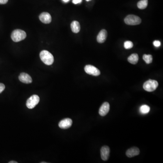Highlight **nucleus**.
<instances>
[{
    "label": "nucleus",
    "instance_id": "obj_14",
    "mask_svg": "<svg viewBox=\"0 0 163 163\" xmlns=\"http://www.w3.org/2000/svg\"><path fill=\"white\" fill-rule=\"evenodd\" d=\"M71 28L74 33H78L80 30V25L78 21H74L71 24Z\"/></svg>",
    "mask_w": 163,
    "mask_h": 163
},
{
    "label": "nucleus",
    "instance_id": "obj_15",
    "mask_svg": "<svg viewBox=\"0 0 163 163\" xmlns=\"http://www.w3.org/2000/svg\"><path fill=\"white\" fill-rule=\"evenodd\" d=\"M139 56L137 54H133L128 58V61L130 64H135L138 61Z\"/></svg>",
    "mask_w": 163,
    "mask_h": 163
},
{
    "label": "nucleus",
    "instance_id": "obj_3",
    "mask_svg": "<svg viewBox=\"0 0 163 163\" xmlns=\"http://www.w3.org/2000/svg\"><path fill=\"white\" fill-rule=\"evenodd\" d=\"M158 83L154 80L150 79L145 82L143 84V89L149 92H152L156 90L158 86Z\"/></svg>",
    "mask_w": 163,
    "mask_h": 163
},
{
    "label": "nucleus",
    "instance_id": "obj_11",
    "mask_svg": "<svg viewBox=\"0 0 163 163\" xmlns=\"http://www.w3.org/2000/svg\"><path fill=\"white\" fill-rule=\"evenodd\" d=\"M19 79L21 82L24 84H30L32 82L31 77L28 74L25 73H22L20 74Z\"/></svg>",
    "mask_w": 163,
    "mask_h": 163
},
{
    "label": "nucleus",
    "instance_id": "obj_24",
    "mask_svg": "<svg viewBox=\"0 0 163 163\" xmlns=\"http://www.w3.org/2000/svg\"><path fill=\"white\" fill-rule=\"evenodd\" d=\"M9 163H17V162H16V161H10V162H9Z\"/></svg>",
    "mask_w": 163,
    "mask_h": 163
},
{
    "label": "nucleus",
    "instance_id": "obj_23",
    "mask_svg": "<svg viewBox=\"0 0 163 163\" xmlns=\"http://www.w3.org/2000/svg\"><path fill=\"white\" fill-rule=\"evenodd\" d=\"M8 0H0V4H6L8 2Z\"/></svg>",
    "mask_w": 163,
    "mask_h": 163
},
{
    "label": "nucleus",
    "instance_id": "obj_18",
    "mask_svg": "<svg viewBox=\"0 0 163 163\" xmlns=\"http://www.w3.org/2000/svg\"><path fill=\"white\" fill-rule=\"evenodd\" d=\"M143 59L147 64H150L152 63L153 60L152 56L150 55H144Z\"/></svg>",
    "mask_w": 163,
    "mask_h": 163
},
{
    "label": "nucleus",
    "instance_id": "obj_17",
    "mask_svg": "<svg viewBox=\"0 0 163 163\" xmlns=\"http://www.w3.org/2000/svg\"><path fill=\"white\" fill-rule=\"evenodd\" d=\"M150 111V106L146 105H143L141 106L140 108V111L142 114H146L149 113Z\"/></svg>",
    "mask_w": 163,
    "mask_h": 163
},
{
    "label": "nucleus",
    "instance_id": "obj_22",
    "mask_svg": "<svg viewBox=\"0 0 163 163\" xmlns=\"http://www.w3.org/2000/svg\"><path fill=\"white\" fill-rule=\"evenodd\" d=\"M82 0H73V3L74 4H79L81 3Z\"/></svg>",
    "mask_w": 163,
    "mask_h": 163
},
{
    "label": "nucleus",
    "instance_id": "obj_7",
    "mask_svg": "<svg viewBox=\"0 0 163 163\" xmlns=\"http://www.w3.org/2000/svg\"><path fill=\"white\" fill-rule=\"evenodd\" d=\"M110 150L108 146H104L101 149V159L104 161H106L109 157Z\"/></svg>",
    "mask_w": 163,
    "mask_h": 163
},
{
    "label": "nucleus",
    "instance_id": "obj_2",
    "mask_svg": "<svg viewBox=\"0 0 163 163\" xmlns=\"http://www.w3.org/2000/svg\"><path fill=\"white\" fill-rule=\"evenodd\" d=\"M26 37V34L25 31L19 29L14 30L11 33V39L15 42H20L24 40Z\"/></svg>",
    "mask_w": 163,
    "mask_h": 163
},
{
    "label": "nucleus",
    "instance_id": "obj_10",
    "mask_svg": "<svg viewBox=\"0 0 163 163\" xmlns=\"http://www.w3.org/2000/svg\"><path fill=\"white\" fill-rule=\"evenodd\" d=\"M110 110V105L108 103L105 102L102 104L99 110V114L102 116H105Z\"/></svg>",
    "mask_w": 163,
    "mask_h": 163
},
{
    "label": "nucleus",
    "instance_id": "obj_25",
    "mask_svg": "<svg viewBox=\"0 0 163 163\" xmlns=\"http://www.w3.org/2000/svg\"><path fill=\"white\" fill-rule=\"evenodd\" d=\"M63 1L64 2H68L69 1V0H63Z\"/></svg>",
    "mask_w": 163,
    "mask_h": 163
},
{
    "label": "nucleus",
    "instance_id": "obj_6",
    "mask_svg": "<svg viewBox=\"0 0 163 163\" xmlns=\"http://www.w3.org/2000/svg\"><path fill=\"white\" fill-rule=\"evenodd\" d=\"M84 70L86 74L94 76H98L100 74L99 70L91 65H87L84 68Z\"/></svg>",
    "mask_w": 163,
    "mask_h": 163
},
{
    "label": "nucleus",
    "instance_id": "obj_26",
    "mask_svg": "<svg viewBox=\"0 0 163 163\" xmlns=\"http://www.w3.org/2000/svg\"><path fill=\"white\" fill-rule=\"evenodd\" d=\"M86 1H90V0H86Z\"/></svg>",
    "mask_w": 163,
    "mask_h": 163
},
{
    "label": "nucleus",
    "instance_id": "obj_4",
    "mask_svg": "<svg viewBox=\"0 0 163 163\" xmlns=\"http://www.w3.org/2000/svg\"><path fill=\"white\" fill-rule=\"evenodd\" d=\"M124 21L125 24L127 25H131V26H135V25H139L141 22V20L139 16L134 15H130L127 16L125 19Z\"/></svg>",
    "mask_w": 163,
    "mask_h": 163
},
{
    "label": "nucleus",
    "instance_id": "obj_5",
    "mask_svg": "<svg viewBox=\"0 0 163 163\" xmlns=\"http://www.w3.org/2000/svg\"><path fill=\"white\" fill-rule=\"evenodd\" d=\"M40 101V98L36 95L30 96L26 102V106L29 109H32L36 106Z\"/></svg>",
    "mask_w": 163,
    "mask_h": 163
},
{
    "label": "nucleus",
    "instance_id": "obj_1",
    "mask_svg": "<svg viewBox=\"0 0 163 163\" xmlns=\"http://www.w3.org/2000/svg\"><path fill=\"white\" fill-rule=\"evenodd\" d=\"M40 56L41 60L45 64L50 65L54 63V56L48 51H42L40 53Z\"/></svg>",
    "mask_w": 163,
    "mask_h": 163
},
{
    "label": "nucleus",
    "instance_id": "obj_16",
    "mask_svg": "<svg viewBox=\"0 0 163 163\" xmlns=\"http://www.w3.org/2000/svg\"><path fill=\"white\" fill-rule=\"evenodd\" d=\"M148 6V0H140L137 3V6L140 9H145Z\"/></svg>",
    "mask_w": 163,
    "mask_h": 163
},
{
    "label": "nucleus",
    "instance_id": "obj_9",
    "mask_svg": "<svg viewBox=\"0 0 163 163\" xmlns=\"http://www.w3.org/2000/svg\"><path fill=\"white\" fill-rule=\"evenodd\" d=\"M40 21L44 24H49L51 22L52 18L48 12H43L39 16Z\"/></svg>",
    "mask_w": 163,
    "mask_h": 163
},
{
    "label": "nucleus",
    "instance_id": "obj_8",
    "mask_svg": "<svg viewBox=\"0 0 163 163\" xmlns=\"http://www.w3.org/2000/svg\"><path fill=\"white\" fill-rule=\"evenodd\" d=\"M73 121L70 118H65L61 120L59 124V127L63 129L69 128L72 125Z\"/></svg>",
    "mask_w": 163,
    "mask_h": 163
},
{
    "label": "nucleus",
    "instance_id": "obj_13",
    "mask_svg": "<svg viewBox=\"0 0 163 163\" xmlns=\"http://www.w3.org/2000/svg\"><path fill=\"white\" fill-rule=\"evenodd\" d=\"M108 36V33L106 30H102L99 33L97 36V41L99 43H103L105 41Z\"/></svg>",
    "mask_w": 163,
    "mask_h": 163
},
{
    "label": "nucleus",
    "instance_id": "obj_21",
    "mask_svg": "<svg viewBox=\"0 0 163 163\" xmlns=\"http://www.w3.org/2000/svg\"><path fill=\"white\" fill-rule=\"evenodd\" d=\"M5 89V86L4 84L0 83V94H1Z\"/></svg>",
    "mask_w": 163,
    "mask_h": 163
},
{
    "label": "nucleus",
    "instance_id": "obj_19",
    "mask_svg": "<svg viewBox=\"0 0 163 163\" xmlns=\"http://www.w3.org/2000/svg\"><path fill=\"white\" fill-rule=\"evenodd\" d=\"M124 47L126 49H130L133 47V44L130 41H126L124 43Z\"/></svg>",
    "mask_w": 163,
    "mask_h": 163
},
{
    "label": "nucleus",
    "instance_id": "obj_20",
    "mask_svg": "<svg viewBox=\"0 0 163 163\" xmlns=\"http://www.w3.org/2000/svg\"><path fill=\"white\" fill-rule=\"evenodd\" d=\"M154 45L156 47H159L161 45V43L160 41L159 40H155L153 42Z\"/></svg>",
    "mask_w": 163,
    "mask_h": 163
},
{
    "label": "nucleus",
    "instance_id": "obj_12",
    "mask_svg": "<svg viewBox=\"0 0 163 163\" xmlns=\"http://www.w3.org/2000/svg\"><path fill=\"white\" fill-rule=\"evenodd\" d=\"M140 153V150L137 147H132L126 151V155L129 158H132L139 155Z\"/></svg>",
    "mask_w": 163,
    "mask_h": 163
}]
</instances>
